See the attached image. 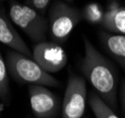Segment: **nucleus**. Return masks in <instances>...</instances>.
<instances>
[{"instance_id":"obj_15","label":"nucleus","mask_w":125,"mask_h":118,"mask_svg":"<svg viewBox=\"0 0 125 118\" xmlns=\"http://www.w3.org/2000/svg\"><path fill=\"white\" fill-rule=\"evenodd\" d=\"M119 101H120V106L122 112L125 115V80L121 83L120 87V92H119Z\"/></svg>"},{"instance_id":"obj_10","label":"nucleus","mask_w":125,"mask_h":118,"mask_svg":"<svg viewBox=\"0 0 125 118\" xmlns=\"http://www.w3.org/2000/svg\"><path fill=\"white\" fill-rule=\"evenodd\" d=\"M101 25L110 33L125 35V7L112 5L104 12Z\"/></svg>"},{"instance_id":"obj_9","label":"nucleus","mask_w":125,"mask_h":118,"mask_svg":"<svg viewBox=\"0 0 125 118\" xmlns=\"http://www.w3.org/2000/svg\"><path fill=\"white\" fill-rule=\"evenodd\" d=\"M100 38L104 48L125 70V35L102 32Z\"/></svg>"},{"instance_id":"obj_3","label":"nucleus","mask_w":125,"mask_h":118,"mask_svg":"<svg viewBox=\"0 0 125 118\" xmlns=\"http://www.w3.org/2000/svg\"><path fill=\"white\" fill-rule=\"evenodd\" d=\"M10 18L34 42L45 41L49 31V22L35 9L12 2L10 6Z\"/></svg>"},{"instance_id":"obj_17","label":"nucleus","mask_w":125,"mask_h":118,"mask_svg":"<svg viewBox=\"0 0 125 118\" xmlns=\"http://www.w3.org/2000/svg\"><path fill=\"white\" fill-rule=\"evenodd\" d=\"M0 1H3V0H0Z\"/></svg>"},{"instance_id":"obj_4","label":"nucleus","mask_w":125,"mask_h":118,"mask_svg":"<svg viewBox=\"0 0 125 118\" xmlns=\"http://www.w3.org/2000/svg\"><path fill=\"white\" fill-rule=\"evenodd\" d=\"M82 19V12L74 7L56 1L49 11V31L54 42L64 43Z\"/></svg>"},{"instance_id":"obj_12","label":"nucleus","mask_w":125,"mask_h":118,"mask_svg":"<svg viewBox=\"0 0 125 118\" xmlns=\"http://www.w3.org/2000/svg\"><path fill=\"white\" fill-rule=\"evenodd\" d=\"M82 18L86 20L88 23L92 25H98L102 23L104 12L102 7L97 3H89L83 9Z\"/></svg>"},{"instance_id":"obj_11","label":"nucleus","mask_w":125,"mask_h":118,"mask_svg":"<svg viewBox=\"0 0 125 118\" xmlns=\"http://www.w3.org/2000/svg\"><path fill=\"white\" fill-rule=\"evenodd\" d=\"M88 104L96 118H119L114 110L102 100L98 94L92 93L90 95Z\"/></svg>"},{"instance_id":"obj_16","label":"nucleus","mask_w":125,"mask_h":118,"mask_svg":"<svg viewBox=\"0 0 125 118\" xmlns=\"http://www.w3.org/2000/svg\"><path fill=\"white\" fill-rule=\"evenodd\" d=\"M66 1H67V2H73V0H66Z\"/></svg>"},{"instance_id":"obj_13","label":"nucleus","mask_w":125,"mask_h":118,"mask_svg":"<svg viewBox=\"0 0 125 118\" xmlns=\"http://www.w3.org/2000/svg\"><path fill=\"white\" fill-rule=\"evenodd\" d=\"M10 95L9 87V76H8V68L3 56L0 53V99L7 100Z\"/></svg>"},{"instance_id":"obj_1","label":"nucleus","mask_w":125,"mask_h":118,"mask_svg":"<svg viewBox=\"0 0 125 118\" xmlns=\"http://www.w3.org/2000/svg\"><path fill=\"white\" fill-rule=\"evenodd\" d=\"M85 55L81 69L97 94L113 110L117 109L118 73L114 65L97 50L88 37L84 38Z\"/></svg>"},{"instance_id":"obj_7","label":"nucleus","mask_w":125,"mask_h":118,"mask_svg":"<svg viewBox=\"0 0 125 118\" xmlns=\"http://www.w3.org/2000/svg\"><path fill=\"white\" fill-rule=\"evenodd\" d=\"M29 101L32 112L37 118H53L59 109V101L54 93L44 85L28 86Z\"/></svg>"},{"instance_id":"obj_8","label":"nucleus","mask_w":125,"mask_h":118,"mask_svg":"<svg viewBox=\"0 0 125 118\" xmlns=\"http://www.w3.org/2000/svg\"><path fill=\"white\" fill-rule=\"evenodd\" d=\"M0 42L16 52L32 57V53L28 46L15 30L8 16L3 11H0Z\"/></svg>"},{"instance_id":"obj_2","label":"nucleus","mask_w":125,"mask_h":118,"mask_svg":"<svg viewBox=\"0 0 125 118\" xmlns=\"http://www.w3.org/2000/svg\"><path fill=\"white\" fill-rule=\"evenodd\" d=\"M6 63L8 71L18 82L52 87L59 85L56 78L45 71L34 59L19 52L9 51L7 53Z\"/></svg>"},{"instance_id":"obj_14","label":"nucleus","mask_w":125,"mask_h":118,"mask_svg":"<svg viewBox=\"0 0 125 118\" xmlns=\"http://www.w3.org/2000/svg\"><path fill=\"white\" fill-rule=\"evenodd\" d=\"M50 0H25V5L35 9L39 12H44Z\"/></svg>"},{"instance_id":"obj_5","label":"nucleus","mask_w":125,"mask_h":118,"mask_svg":"<svg viewBox=\"0 0 125 118\" xmlns=\"http://www.w3.org/2000/svg\"><path fill=\"white\" fill-rule=\"evenodd\" d=\"M87 84L86 80L71 73L62 102V118H81L86 110Z\"/></svg>"},{"instance_id":"obj_6","label":"nucleus","mask_w":125,"mask_h":118,"mask_svg":"<svg viewBox=\"0 0 125 118\" xmlns=\"http://www.w3.org/2000/svg\"><path fill=\"white\" fill-rule=\"evenodd\" d=\"M32 58L48 73H56L68 62V56L60 44L54 41H42L34 46Z\"/></svg>"}]
</instances>
